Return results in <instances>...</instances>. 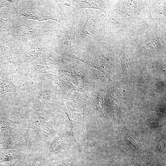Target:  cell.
I'll list each match as a JSON object with an SVG mask.
<instances>
[{
    "label": "cell",
    "instance_id": "cell-1",
    "mask_svg": "<svg viewBox=\"0 0 166 166\" xmlns=\"http://www.w3.org/2000/svg\"><path fill=\"white\" fill-rule=\"evenodd\" d=\"M0 136V149H15L28 155L37 152L42 144L33 130L24 128L20 124Z\"/></svg>",
    "mask_w": 166,
    "mask_h": 166
},
{
    "label": "cell",
    "instance_id": "cell-2",
    "mask_svg": "<svg viewBox=\"0 0 166 166\" xmlns=\"http://www.w3.org/2000/svg\"><path fill=\"white\" fill-rule=\"evenodd\" d=\"M51 31L37 29L23 23H14L11 29L2 30L0 33V45L9 47L22 42L42 37Z\"/></svg>",
    "mask_w": 166,
    "mask_h": 166
},
{
    "label": "cell",
    "instance_id": "cell-3",
    "mask_svg": "<svg viewBox=\"0 0 166 166\" xmlns=\"http://www.w3.org/2000/svg\"><path fill=\"white\" fill-rule=\"evenodd\" d=\"M71 139L73 138L69 134L61 130L42 143L39 150L35 154L39 159L49 163L50 161H56L68 148Z\"/></svg>",
    "mask_w": 166,
    "mask_h": 166
},
{
    "label": "cell",
    "instance_id": "cell-4",
    "mask_svg": "<svg viewBox=\"0 0 166 166\" xmlns=\"http://www.w3.org/2000/svg\"><path fill=\"white\" fill-rule=\"evenodd\" d=\"M41 54L37 60L30 64L25 73L26 81L20 87L33 84L38 74L46 73L66 59L58 56L46 46L44 47Z\"/></svg>",
    "mask_w": 166,
    "mask_h": 166
},
{
    "label": "cell",
    "instance_id": "cell-5",
    "mask_svg": "<svg viewBox=\"0 0 166 166\" xmlns=\"http://www.w3.org/2000/svg\"><path fill=\"white\" fill-rule=\"evenodd\" d=\"M45 74L59 86L62 96L65 99L73 101L78 104L86 101L83 96L84 90L83 89L59 75L50 72Z\"/></svg>",
    "mask_w": 166,
    "mask_h": 166
},
{
    "label": "cell",
    "instance_id": "cell-6",
    "mask_svg": "<svg viewBox=\"0 0 166 166\" xmlns=\"http://www.w3.org/2000/svg\"><path fill=\"white\" fill-rule=\"evenodd\" d=\"M86 18L82 33L78 42L71 47H77L87 40L94 39L99 42L103 34V26L94 10L85 9Z\"/></svg>",
    "mask_w": 166,
    "mask_h": 166
},
{
    "label": "cell",
    "instance_id": "cell-7",
    "mask_svg": "<svg viewBox=\"0 0 166 166\" xmlns=\"http://www.w3.org/2000/svg\"><path fill=\"white\" fill-rule=\"evenodd\" d=\"M41 37L25 42L26 43L18 52L17 61L18 67L25 63H32L37 60L45 46V45L52 40L43 39Z\"/></svg>",
    "mask_w": 166,
    "mask_h": 166
},
{
    "label": "cell",
    "instance_id": "cell-8",
    "mask_svg": "<svg viewBox=\"0 0 166 166\" xmlns=\"http://www.w3.org/2000/svg\"><path fill=\"white\" fill-rule=\"evenodd\" d=\"M44 118L37 117L25 123L20 122V125L24 128L33 130L40 142L42 143L61 130L59 124L46 122L44 121Z\"/></svg>",
    "mask_w": 166,
    "mask_h": 166
},
{
    "label": "cell",
    "instance_id": "cell-9",
    "mask_svg": "<svg viewBox=\"0 0 166 166\" xmlns=\"http://www.w3.org/2000/svg\"><path fill=\"white\" fill-rule=\"evenodd\" d=\"M65 55L69 58L79 60L89 67L99 70L109 78H110L112 65L108 61L102 58L97 52L89 50L81 54Z\"/></svg>",
    "mask_w": 166,
    "mask_h": 166
},
{
    "label": "cell",
    "instance_id": "cell-10",
    "mask_svg": "<svg viewBox=\"0 0 166 166\" xmlns=\"http://www.w3.org/2000/svg\"><path fill=\"white\" fill-rule=\"evenodd\" d=\"M60 107L69 120L73 140L77 141L86 134L85 116L80 111L72 109L65 102L61 104Z\"/></svg>",
    "mask_w": 166,
    "mask_h": 166
},
{
    "label": "cell",
    "instance_id": "cell-11",
    "mask_svg": "<svg viewBox=\"0 0 166 166\" xmlns=\"http://www.w3.org/2000/svg\"><path fill=\"white\" fill-rule=\"evenodd\" d=\"M21 14L28 19L39 21L51 19L61 23L62 20L61 17L57 11L43 4L23 9Z\"/></svg>",
    "mask_w": 166,
    "mask_h": 166
},
{
    "label": "cell",
    "instance_id": "cell-12",
    "mask_svg": "<svg viewBox=\"0 0 166 166\" xmlns=\"http://www.w3.org/2000/svg\"><path fill=\"white\" fill-rule=\"evenodd\" d=\"M83 63L78 64L72 62L69 67L68 80L78 86L84 83L91 85L93 82V76L89 66Z\"/></svg>",
    "mask_w": 166,
    "mask_h": 166
},
{
    "label": "cell",
    "instance_id": "cell-13",
    "mask_svg": "<svg viewBox=\"0 0 166 166\" xmlns=\"http://www.w3.org/2000/svg\"><path fill=\"white\" fill-rule=\"evenodd\" d=\"M53 82L51 80L35 94L33 100V108L37 117H43L42 113L48 105L51 99L54 89Z\"/></svg>",
    "mask_w": 166,
    "mask_h": 166
},
{
    "label": "cell",
    "instance_id": "cell-14",
    "mask_svg": "<svg viewBox=\"0 0 166 166\" xmlns=\"http://www.w3.org/2000/svg\"><path fill=\"white\" fill-rule=\"evenodd\" d=\"M68 2L64 4L71 7L73 12L78 11L81 9H96L102 11L107 17L111 18L108 11L107 1L103 0H67Z\"/></svg>",
    "mask_w": 166,
    "mask_h": 166
},
{
    "label": "cell",
    "instance_id": "cell-15",
    "mask_svg": "<svg viewBox=\"0 0 166 166\" xmlns=\"http://www.w3.org/2000/svg\"><path fill=\"white\" fill-rule=\"evenodd\" d=\"M105 92L103 89H99L93 91L86 100V109L90 113L95 112L107 118L103 113L104 101Z\"/></svg>",
    "mask_w": 166,
    "mask_h": 166
},
{
    "label": "cell",
    "instance_id": "cell-16",
    "mask_svg": "<svg viewBox=\"0 0 166 166\" xmlns=\"http://www.w3.org/2000/svg\"><path fill=\"white\" fill-rule=\"evenodd\" d=\"M140 8L137 1H123L118 7L117 12L121 15L124 22H126L138 15Z\"/></svg>",
    "mask_w": 166,
    "mask_h": 166
},
{
    "label": "cell",
    "instance_id": "cell-17",
    "mask_svg": "<svg viewBox=\"0 0 166 166\" xmlns=\"http://www.w3.org/2000/svg\"><path fill=\"white\" fill-rule=\"evenodd\" d=\"M28 156L27 154L17 149H0V163L18 160H25Z\"/></svg>",
    "mask_w": 166,
    "mask_h": 166
},
{
    "label": "cell",
    "instance_id": "cell-18",
    "mask_svg": "<svg viewBox=\"0 0 166 166\" xmlns=\"http://www.w3.org/2000/svg\"><path fill=\"white\" fill-rule=\"evenodd\" d=\"M16 72L9 73L7 71L0 76V97L6 93L16 92L17 87L13 79Z\"/></svg>",
    "mask_w": 166,
    "mask_h": 166
},
{
    "label": "cell",
    "instance_id": "cell-19",
    "mask_svg": "<svg viewBox=\"0 0 166 166\" xmlns=\"http://www.w3.org/2000/svg\"><path fill=\"white\" fill-rule=\"evenodd\" d=\"M0 76L7 71L9 63L13 58L14 53L10 47L0 45Z\"/></svg>",
    "mask_w": 166,
    "mask_h": 166
},
{
    "label": "cell",
    "instance_id": "cell-20",
    "mask_svg": "<svg viewBox=\"0 0 166 166\" xmlns=\"http://www.w3.org/2000/svg\"><path fill=\"white\" fill-rule=\"evenodd\" d=\"M117 133L118 136L128 142L134 148H139L140 144L139 140L135 134L125 127L124 124L118 127Z\"/></svg>",
    "mask_w": 166,
    "mask_h": 166
},
{
    "label": "cell",
    "instance_id": "cell-21",
    "mask_svg": "<svg viewBox=\"0 0 166 166\" xmlns=\"http://www.w3.org/2000/svg\"><path fill=\"white\" fill-rule=\"evenodd\" d=\"M116 52L120 59L123 73L126 75H130L133 68L130 57L119 48L117 49Z\"/></svg>",
    "mask_w": 166,
    "mask_h": 166
},
{
    "label": "cell",
    "instance_id": "cell-22",
    "mask_svg": "<svg viewBox=\"0 0 166 166\" xmlns=\"http://www.w3.org/2000/svg\"><path fill=\"white\" fill-rule=\"evenodd\" d=\"M20 122H15L9 119L8 115H5L0 119V135L20 125Z\"/></svg>",
    "mask_w": 166,
    "mask_h": 166
},
{
    "label": "cell",
    "instance_id": "cell-23",
    "mask_svg": "<svg viewBox=\"0 0 166 166\" xmlns=\"http://www.w3.org/2000/svg\"><path fill=\"white\" fill-rule=\"evenodd\" d=\"M145 44L146 47L152 52H160L165 50L164 45L159 40L149 38L146 42Z\"/></svg>",
    "mask_w": 166,
    "mask_h": 166
},
{
    "label": "cell",
    "instance_id": "cell-24",
    "mask_svg": "<svg viewBox=\"0 0 166 166\" xmlns=\"http://www.w3.org/2000/svg\"><path fill=\"white\" fill-rule=\"evenodd\" d=\"M25 160L29 166H54L39 159L34 154L29 155Z\"/></svg>",
    "mask_w": 166,
    "mask_h": 166
},
{
    "label": "cell",
    "instance_id": "cell-25",
    "mask_svg": "<svg viewBox=\"0 0 166 166\" xmlns=\"http://www.w3.org/2000/svg\"><path fill=\"white\" fill-rule=\"evenodd\" d=\"M154 13L156 18L161 22L166 23V8L159 3L154 5Z\"/></svg>",
    "mask_w": 166,
    "mask_h": 166
},
{
    "label": "cell",
    "instance_id": "cell-26",
    "mask_svg": "<svg viewBox=\"0 0 166 166\" xmlns=\"http://www.w3.org/2000/svg\"><path fill=\"white\" fill-rule=\"evenodd\" d=\"M141 117L143 123L150 128L151 129V131L154 128H160L164 125L162 121L149 119L142 116Z\"/></svg>",
    "mask_w": 166,
    "mask_h": 166
},
{
    "label": "cell",
    "instance_id": "cell-27",
    "mask_svg": "<svg viewBox=\"0 0 166 166\" xmlns=\"http://www.w3.org/2000/svg\"><path fill=\"white\" fill-rule=\"evenodd\" d=\"M55 162L54 166H78L76 162L70 160L59 159Z\"/></svg>",
    "mask_w": 166,
    "mask_h": 166
},
{
    "label": "cell",
    "instance_id": "cell-28",
    "mask_svg": "<svg viewBox=\"0 0 166 166\" xmlns=\"http://www.w3.org/2000/svg\"><path fill=\"white\" fill-rule=\"evenodd\" d=\"M25 160H15L10 162L1 163L0 166H20Z\"/></svg>",
    "mask_w": 166,
    "mask_h": 166
},
{
    "label": "cell",
    "instance_id": "cell-29",
    "mask_svg": "<svg viewBox=\"0 0 166 166\" xmlns=\"http://www.w3.org/2000/svg\"><path fill=\"white\" fill-rule=\"evenodd\" d=\"M18 1L17 0H0V8L5 6L11 7Z\"/></svg>",
    "mask_w": 166,
    "mask_h": 166
},
{
    "label": "cell",
    "instance_id": "cell-30",
    "mask_svg": "<svg viewBox=\"0 0 166 166\" xmlns=\"http://www.w3.org/2000/svg\"><path fill=\"white\" fill-rule=\"evenodd\" d=\"M3 11H0V33L1 32L2 30H1V28L4 25L8 22V20L7 19H5L3 18L2 16V14Z\"/></svg>",
    "mask_w": 166,
    "mask_h": 166
},
{
    "label": "cell",
    "instance_id": "cell-31",
    "mask_svg": "<svg viewBox=\"0 0 166 166\" xmlns=\"http://www.w3.org/2000/svg\"><path fill=\"white\" fill-rule=\"evenodd\" d=\"M20 166H29L26 161H24V163Z\"/></svg>",
    "mask_w": 166,
    "mask_h": 166
},
{
    "label": "cell",
    "instance_id": "cell-32",
    "mask_svg": "<svg viewBox=\"0 0 166 166\" xmlns=\"http://www.w3.org/2000/svg\"><path fill=\"white\" fill-rule=\"evenodd\" d=\"M112 166H128V165H120V164H116L114 165H113Z\"/></svg>",
    "mask_w": 166,
    "mask_h": 166
}]
</instances>
